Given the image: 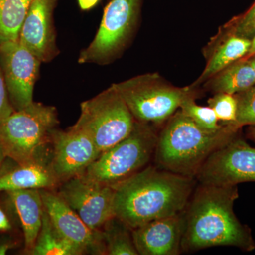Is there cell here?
Returning a JSON list of instances; mask_svg holds the SVG:
<instances>
[{"label": "cell", "mask_w": 255, "mask_h": 255, "mask_svg": "<svg viewBox=\"0 0 255 255\" xmlns=\"http://www.w3.org/2000/svg\"><path fill=\"white\" fill-rule=\"evenodd\" d=\"M184 211L182 251L192 253L213 247L255 249L251 228L235 214L239 197L237 186L220 187L199 184Z\"/></svg>", "instance_id": "cell-1"}, {"label": "cell", "mask_w": 255, "mask_h": 255, "mask_svg": "<svg viewBox=\"0 0 255 255\" xmlns=\"http://www.w3.org/2000/svg\"><path fill=\"white\" fill-rule=\"evenodd\" d=\"M195 178L148 165L115 189L114 213L131 229L184 212Z\"/></svg>", "instance_id": "cell-2"}, {"label": "cell", "mask_w": 255, "mask_h": 255, "mask_svg": "<svg viewBox=\"0 0 255 255\" xmlns=\"http://www.w3.org/2000/svg\"><path fill=\"white\" fill-rule=\"evenodd\" d=\"M239 129L223 124L217 131H209L177 110L158 133L154 155L156 166L195 178L209 156L238 135Z\"/></svg>", "instance_id": "cell-3"}, {"label": "cell", "mask_w": 255, "mask_h": 255, "mask_svg": "<svg viewBox=\"0 0 255 255\" xmlns=\"http://www.w3.org/2000/svg\"><path fill=\"white\" fill-rule=\"evenodd\" d=\"M58 124V112L53 106L33 101L14 111L0 126V142L6 157L18 164L43 161L42 151L51 143Z\"/></svg>", "instance_id": "cell-4"}, {"label": "cell", "mask_w": 255, "mask_h": 255, "mask_svg": "<svg viewBox=\"0 0 255 255\" xmlns=\"http://www.w3.org/2000/svg\"><path fill=\"white\" fill-rule=\"evenodd\" d=\"M157 138L152 125L136 122L126 138L102 152L82 174L115 188L148 166L155 155Z\"/></svg>", "instance_id": "cell-5"}, {"label": "cell", "mask_w": 255, "mask_h": 255, "mask_svg": "<svg viewBox=\"0 0 255 255\" xmlns=\"http://www.w3.org/2000/svg\"><path fill=\"white\" fill-rule=\"evenodd\" d=\"M133 116L140 123L159 124L168 120L187 97L190 89L166 83L156 74L139 75L113 84Z\"/></svg>", "instance_id": "cell-6"}, {"label": "cell", "mask_w": 255, "mask_h": 255, "mask_svg": "<svg viewBox=\"0 0 255 255\" xmlns=\"http://www.w3.org/2000/svg\"><path fill=\"white\" fill-rule=\"evenodd\" d=\"M80 111L74 125L92 137L101 154L126 138L136 123L113 85L82 102Z\"/></svg>", "instance_id": "cell-7"}, {"label": "cell", "mask_w": 255, "mask_h": 255, "mask_svg": "<svg viewBox=\"0 0 255 255\" xmlns=\"http://www.w3.org/2000/svg\"><path fill=\"white\" fill-rule=\"evenodd\" d=\"M140 0H112L106 6L98 31L82 50L80 64L108 63L126 46L136 24Z\"/></svg>", "instance_id": "cell-8"}, {"label": "cell", "mask_w": 255, "mask_h": 255, "mask_svg": "<svg viewBox=\"0 0 255 255\" xmlns=\"http://www.w3.org/2000/svg\"><path fill=\"white\" fill-rule=\"evenodd\" d=\"M195 179L199 184L229 187L255 182V148L238 135L209 156Z\"/></svg>", "instance_id": "cell-9"}, {"label": "cell", "mask_w": 255, "mask_h": 255, "mask_svg": "<svg viewBox=\"0 0 255 255\" xmlns=\"http://www.w3.org/2000/svg\"><path fill=\"white\" fill-rule=\"evenodd\" d=\"M57 194L92 229H102L115 216V189L92 180L83 174L60 183Z\"/></svg>", "instance_id": "cell-10"}, {"label": "cell", "mask_w": 255, "mask_h": 255, "mask_svg": "<svg viewBox=\"0 0 255 255\" xmlns=\"http://www.w3.org/2000/svg\"><path fill=\"white\" fill-rule=\"evenodd\" d=\"M41 63L18 40L0 44V68L15 111L33 102V90Z\"/></svg>", "instance_id": "cell-11"}, {"label": "cell", "mask_w": 255, "mask_h": 255, "mask_svg": "<svg viewBox=\"0 0 255 255\" xmlns=\"http://www.w3.org/2000/svg\"><path fill=\"white\" fill-rule=\"evenodd\" d=\"M51 144L50 168L60 184L83 173L101 155L92 137L75 125L66 130L55 129Z\"/></svg>", "instance_id": "cell-12"}, {"label": "cell", "mask_w": 255, "mask_h": 255, "mask_svg": "<svg viewBox=\"0 0 255 255\" xmlns=\"http://www.w3.org/2000/svg\"><path fill=\"white\" fill-rule=\"evenodd\" d=\"M43 207L53 226L65 239L83 253L106 255L102 230L92 229L52 189H40Z\"/></svg>", "instance_id": "cell-13"}, {"label": "cell", "mask_w": 255, "mask_h": 255, "mask_svg": "<svg viewBox=\"0 0 255 255\" xmlns=\"http://www.w3.org/2000/svg\"><path fill=\"white\" fill-rule=\"evenodd\" d=\"M57 0H33L25 18L18 41L42 63H49L58 56L53 11Z\"/></svg>", "instance_id": "cell-14"}, {"label": "cell", "mask_w": 255, "mask_h": 255, "mask_svg": "<svg viewBox=\"0 0 255 255\" xmlns=\"http://www.w3.org/2000/svg\"><path fill=\"white\" fill-rule=\"evenodd\" d=\"M184 212L153 220L132 230L138 255H177L182 251Z\"/></svg>", "instance_id": "cell-15"}, {"label": "cell", "mask_w": 255, "mask_h": 255, "mask_svg": "<svg viewBox=\"0 0 255 255\" xmlns=\"http://www.w3.org/2000/svg\"><path fill=\"white\" fill-rule=\"evenodd\" d=\"M17 214L22 230L24 251L29 254L34 246L43 221V200L40 189L6 191Z\"/></svg>", "instance_id": "cell-16"}, {"label": "cell", "mask_w": 255, "mask_h": 255, "mask_svg": "<svg viewBox=\"0 0 255 255\" xmlns=\"http://www.w3.org/2000/svg\"><path fill=\"white\" fill-rule=\"evenodd\" d=\"M60 182L43 161L18 164L0 174V192L21 189H53Z\"/></svg>", "instance_id": "cell-17"}, {"label": "cell", "mask_w": 255, "mask_h": 255, "mask_svg": "<svg viewBox=\"0 0 255 255\" xmlns=\"http://www.w3.org/2000/svg\"><path fill=\"white\" fill-rule=\"evenodd\" d=\"M210 79L209 87L215 93L235 95L255 85L254 70L250 60L246 58L228 65Z\"/></svg>", "instance_id": "cell-18"}, {"label": "cell", "mask_w": 255, "mask_h": 255, "mask_svg": "<svg viewBox=\"0 0 255 255\" xmlns=\"http://www.w3.org/2000/svg\"><path fill=\"white\" fill-rule=\"evenodd\" d=\"M251 47V39L234 34L228 37L210 58L197 83L214 77L228 65L246 56Z\"/></svg>", "instance_id": "cell-19"}, {"label": "cell", "mask_w": 255, "mask_h": 255, "mask_svg": "<svg viewBox=\"0 0 255 255\" xmlns=\"http://www.w3.org/2000/svg\"><path fill=\"white\" fill-rule=\"evenodd\" d=\"M29 255H80L83 253L58 232L44 210L41 230Z\"/></svg>", "instance_id": "cell-20"}, {"label": "cell", "mask_w": 255, "mask_h": 255, "mask_svg": "<svg viewBox=\"0 0 255 255\" xmlns=\"http://www.w3.org/2000/svg\"><path fill=\"white\" fill-rule=\"evenodd\" d=\"M33 0H0V44L18 41Z\"/></svg>", "instance_id": "cell-21"}, {"label": "cell", "mask_w": 255, "mask_h": 255, "mask_svg": "<svg viewBox=\"0 0 255 255\" xmlns=\"http://www.w3.org/2000/svg\"><path fill=\"white\" fill-rule=\"evenodd\" d=\"M106 255H137L132 229L117 216L109 220L102 228Z\"/></svg>", "instance_id": "cell-22"}, {"label": "cell", "mask_w": 255, "mask_h": 255, "mask_svg": "<svg viewBox=\"0 0 255 255\" xmlns=\"http://www.w3.org/2000/svg\"><path fill=\"white\" fill-rule=\"evenodd\" d=\"M179 110L199 127L209 131H217L223 127V124H219V119L214 110L210 107L198 105L194 95L189 96L183 101Z\"/></svg>", "instance_id": "cell-23"}, {"label": "cell", "mask_w": 255, "mask_h": 255, "mask_svg": "<svg viewBox=\"0 0 255 255\" xmlns=\"http://www.w3.org/2000/svg\"><path fill=\"white\" fill-rule=\"evenodd\" d=\"M219 121L223 124H233L237 118L238 102L236 96L226 93H216L208 100Z\"/></svg>", "instance_id": "cell-24"}, {"label": "cell", "mask_w": 255, "mask_h": 255, "mask_svg": "<svg viewBox=\"0 0 255 255\" xmlns=\"http://www.w3.org/2000/svg\"><path fill=\"white\" fill-rule=\"evenodd\" d=\"M238 102L237 118L233 125L255 127V85L246 91L235 95Z\"/></svg>", "instance_id": "cell-25"}, {"label": "cell", "mask_w": 255, "mask_h": 255, "mask_svg": "<svg viewBox=\"0 0 255 255\" xmlns=\"http://www.w3.org/2000/svg\"><path fill=\"white\" fill-rule=\"evenodd\" d=\"M21 227L17 214L9 194L3 191L0 196V234L12 235Z\"/></svg>", "instance_id": "cell-26"}, {"label": "cell", "mask_w": 255, "mask_h": 255, "mask_svg": "<svg viewBox=\"0 0 255 255\" xmlns=\"http://www.w3.org/2000/svg\"><path fill=\"white\" fill-rule=\"evenodd\" d=\"M255 32V3L243 15L235 28L234 34L251 39Z\"/></svg>", "instance_id": "cell-27"}, {"label": "cell", "mask_w": 255, "mask_h": 255, "mask_svg": "<svg viewBox=\"0 0 255 255\" xmlns=\"http://www.w3.org/2000/svg\"><path fill=\"white\" fill-rule=\"evenodd\" d=\"M14 111L10 102L7 89L5 84L2 72L0 68V126Z\"/></svg>", "instance_id": "cell-28"}, {"label": "cell", "mask_w": 255, "mask_h": 255, "mask_svg": "<svg viewBox=\"0 0 255 255\" xmlns=\"http://www.w3.org/2000/svg\"><path fill=\"white\" fill-rule=\"evenodd\" d=\"M16 246V243L11 239L0 241V255H5Z\"/></svg>", "instance_id": "cell-29"}, {"label": "cell", "mask_w": 255, "mask_h": 255, "mask_svg": "<svg viewBox=\"0 0 255 255\" xmlns=\"http://www.w3.org/2000/svg\"><path fill=\"white\" fill-rule=\"evenodd\" d=\"M100 0H78L80 7L82 10H89L93 8Z\"/></svg>", "instance_id": "cell-30"}, {"label": "cell", "mask_w": 255, "mask_h": 255, "mask_svg": "<svg viewBox=\"0 0 255 255\" xmlns=\"http://www.w3.org/2000/svg\"><path fill=\"white\" fill-rule=\"evenodd\" d=\"M7 159L4 148H3L2 145L0 142V174L4 170L5 162Z\"/></svg>", "instance_id": "cell-31"}, {"label": "cell", "mask_w": 255, "mask_h": 255, "mask_svg": "<svg viewBox=\"0 0 255 255\" xmlns=\"http://www.w3.org/2000/svg\"><path fill=\"white\" fill-rule=\"evenodd\" d=\"M255 32L253 36L252 37L251 39V47L250 49L248 50V53H247L246 56L244 58L246 59H249L252 57L255 56Z\"/></svg>", "instance_id": "cell-32"}, {"label": "cell", "mask_w": 255, "mask_h": 255, "mask_svg": "<svg viewBox=\"0 0 255 255\" xmlns=\"http://www.w3.org/2000/svg\"><path fill=\"white\" fill-rule=\"evenodd\" d=\"M247 136L255 142V127H251L248 129Z\"/></svg>", "instance_id": "cell-33"}, {"label": "cell", "mask_w": 255, "mask_h": 255, "mask_svg": "<svg viewBox=\"0 0 255 255\" xmlns=\"http://www.w3.org/2000/svg\"><path fill=\"white\" fill-rule=\"evenodd\" d=\"M249 60L250 61H251L252 66H253V70H254L255 74V56L252 57V58H249Z\"/></svg>", "instance_id": "cell-34"}]
</instances>
